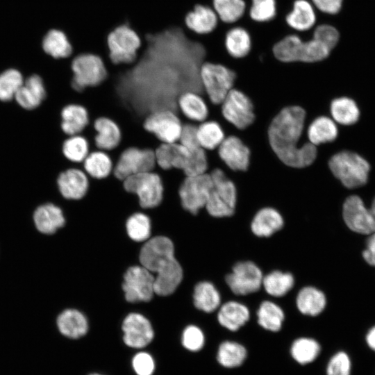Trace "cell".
<instances>
[{"label":"cell","instance_id":"1","mask_svg":"<svg viewBox=\"0 0 375 375\" xmlns=\"http://www.w3.org/2000/svg\"><path fill=\"white\" fill-rule=\"evenodd\" d=\"M142 41L134 63L116 65L109 73L118 96L143 120L158 109L178 112L181 92L203 91L199 71L206 55L204 46L179 26L147 33Z\"/></svg>","mask_w":375,"mask_h":375},{"label":"cell","instance_id":"2","mask_svg":"<svg viewBox=\"0 0 375 375\" xmlns=\"http://www.w3.org/2000/svg\"><path fill=\"white\" fill-rule=\"evenodd\" d=\"M306 111L299 106L283 108L272 119L267 131L269 145L285 165L303 168L316 159V146L310 142L299 144L305 125Z\"/></svg>","mask_w":375,"mask_h":375},{"label":"cell","instance_id":"3","mask_svg":"<svg viewBox=\"0 0 375 375\" xmlns=\"http://www.w3.org/2000/svg\"><path fill=\"white\" fill-rule=\"evenodd\" d=\"M142 266L155 276V293L159 296L172 294L183 278V269L174 257L172 242L167 237L156 236L147 240L140 253Z\"/></svg>","mask_w":375,"mask_h":375},{"label":"cell","instance_id":"4","mask_svg":"<svg viewBox=\"0 0 375 375\" xmlns=\"http://www.w3.org/2000/svg\"><path fill=\"white\" fill-rule=\"evenodd\" d=\"M155 155L158 169L180 170L185 176L206 173L209 167L206 151L201 147L190 150L178 142L160 143L155 149Z\"/></svg>","mask_w":375,"mask_h":375},{"label":"cell","instance_id":"5","mask_svg":"<svg viewBox=\"0 0 375 375\" xmlns=\"http://www.w3.org/2000/svg\"><path fill=\"white\" fill-rule=\"evenodd\" d=\"M327 45L319 39L312 37L303 41L295 34L288 35L273 47L274 57L283 62H315L326 58L331 51Z\"/></svg>","mask_w":375,"mask_h":375},{"label":"cell","instance_id":"6","mask_svg":"<svg viewBox=\"0 0 375 375\" xmlns=\"http://www.w3.org/2000/svg\"><path fill=\"white\" fill-rule=\"evenodd\" d=\"M72 73L70 85L76 92L101 85L108 76L103 59L92 53H80L74 56L70 65Z\"/></svg>","mask_w":375,"mask_h":375},{"label":"cell","instance_id":"7","mask_svg":"<svg viewBox=\"0 0 375 375\" xmlns=\"http://www.w3.org/2000/svg\"><path fill=\"white\" fill-rule=\"evenodd\" d=\"M108 59L113 65H130L134 63L142 45L139 34L130 26L121 24L106 37Z\"/></svg>","mask_w":375,"mask_h":375},{"label":"cell","instance_id":"8","mask_svg":"<svg viewBox=\"0 0 375 375\" xmlns=\"http://www.w3.org/2000/svg\"><path fill=\"white\" fill-rule=\"evenodd\" d=\"M124 190L135 196L143 209L159 206L164 197V184L160 174L155 171L133 175L122 181Z\"/></svg>","mask_w":375,"mask_h":375},{"label":"cell","instance_id":"9","mask_svg":"<svg viewBox=\"0 0 375 375\" xmlns=\"http://www.w3.org/2000/svg\"><path fill=\"white\" fill-rule=\"evenodd\" d=\"M333 174L347 188H355L366 183L370 166L358 154L343 151L333 155L328 162Z\"/></svg>","mask_w":375,"mask_h":375},{"label":"cell","instance_id":"10","mask_svg":"<svg viewBox=\"0 0 375 375\" xmlns=\"http://www.w3.org/2000/svg\"><path fill=\"white\" fill-rule=\"evenodd\" d=\"M213 187L205 208L214 217H226L233 215L237 201V190L234 183L219 168L212 169Z\"/></svg>","mask_w":375,"mask_h":375},{"label":"cell","instance_id":"11","mask_svg":"<svg viewBox=\"0 0 375 375\" xmlns=\"http://www.w3.org/2000/svg\"><path fill=\"white\" fill-rule=\"evenodd\" d=\"M199 78L209 101L214 105H219L233 88L236 74L222 64L204 62L200 68Z\"/></svg>","mask_w":375,"mask_h":375},{"label":"cell","instance_id":"12","mask_svg":"<svg viewBox=\"0 0 375 375\" xmlns=\"http://www.w3.org/2000/svg\"><path fill=\"white\" fill-rule=\"evenodd\" d=\"M156 167L154 149L131 146L122 150L114 162L112 174L123 181L133 175L155 171Z\"/></svg>","mask_w":375,"mask_h":375},{"label":"cell","instance_id":"13","mask_svg":"<svg viewBox=\"0 0 375 375\" xmlns=\"http://www.w3.org/2000/svg\"><path fill=\"white\" fill-rule=\"evenodd\" d=\"M183 121L179 113L171 109H158L148 114L143 120L144 129L160 143L179 140Z\"/></svg>","mask_w":375,"mask_h":375},{"label":"cell","instance_id":"14","mask_svg":"<svg viewBox=\"0 0 375 375\" xmlns=\"http://www.w3.org/2000/svg\"><path fill=\"white\" fill-rule=\"evenodd\" d=\"M212 187V180L208 172L185 176L178 190L182 208L192 215H197L201 208H205Z\"/></svg>","mask_w":375,"mask_h":375},{"label":"cell","instance_id":"15","mask_svg":"<svg viewBox=\"0 0 375 375\" xmlns=\"http://www.w3.org/2000/svg\"><path fill=\"white\" fill-rule=\"evenodd\" d=\"M221 105L223 117L238 129L247 128L255 120L253 103L239 90L233 88Z\"/></svg>","mask_w":375,"mask_h":375},{"label":"cell","instance_id":"16","mask_svg":"<svg viewBox=\"0 0 375 375\" xmlns=\"http://www.w3.org/2000/svg\"><path fill=\"white\" fill-rule=\"evenodd\" d=\"M155 276L143 266H132L124 276L125 298L131 303L149 301L153 294Z\"/></svg>","mask_w":375,"mask_h":375},{"label":"cell","instance_id":"17","mask_svg":"<svg viewBox=\"0 0 375 375\" xmlns=\"http://www.w3.org/2000/svg\"><path fill=\"white\" fill-rule=\"evenodd\" d=\"M263 274L252 261L238 262L225 279L231 290L237 295H247L257 292L262 286Z\"/></svg>","mask_w":375,"mask_h":375},{"label":"cell","instance_id":"18","mask_svg":"<svg viewBox=\"0 0 375 375\" xmlns=\"http://www.w3.org/2000/svg\"><path fill=\"white\" fill-rule=\"evenodd\" d=\"M342 217L346 226L356 233L370 235L375 232L374 218L358 196L351 195L346 199Z\"/></svg>","mask_w":375,"mask_h":375},{"label":"cell","instance_id":"19","mask_svg":"<svg viewBox=\"0 0 375 375\" xmlns=\"http://www.w3.org/2000/svg\"><path fill=\"white\" fill-rule=\"evenodd\" d=\"M90 178L81 165H74L60 172L57 185L66 199L78 201L83 199L90 188Z\"/></svg>","mask_w":375,"mask_h":375},{"label":"cell","instance_id":"20","mask_svg":"<svg viewBox=\"0 0 375 375\" xmlns=\"http://www.w3.org/2000/svg\"><path fill=\"white\" fill-rule=\"evenodd\" d=\"M122 331L124 344L132 349H141L149 344L154 332L150 322L142 315L130 313L123 321Z\"/></svg>","mask_w":375,"mask_h":375},{"label":"cell","instance_id":"21","mask_svg":"<svg viewBox=\"0 0 375 375\" xmlns=\"http://www.w3.org/2000/svg\"><path fill=\"white\" fill-rule=\"evenodd\" d=\"M94 135L90 143L91 150L97 149L106 152L116 149L122 140V132L119 124L108 117H99L91 122Z\"/></svg>","mask_w":375,"mask_h":375},{"label":"cell","instance_id":"22","mask_svg":"<svg viewBox=\"0 0 375 375\" xmlns=\"http://www.w3.org/2000/svg\"><path fill=\"white\" fill-rule=\"evenodd\" d=\"M217 149L219 157L231 169L246 171L249 168L250 149L239 138H225Z\"/></svg>","mask_w":375,"mask_h":375},{"label":"cell","instance_id":"23","mask_svg":"<svg viewBox=\"0 0 375 375\" xmlns=\"http://www.w3.org/2000/svg\"><path fill=\"white\" fill-rule=\"evenodd\" d=\"M176 108L181 118L199 124L206 120L209 108L201 93L194 90L181 92L176 99Z\"/></svg>","mask_w":375,"mask_h":375},{"label":"cell","instance_id":"24","mask_svg":"<svg viewBox=\"0 0 375 375\" xmlns=\"http://www.w3.org/2000/svg\"><path fill=\"white\" fill-rule=\"evenodd\" d=\"M218 19L215 11L210 6L197 3L185 15L184 26L194 33L206 35L216 28Z\"/></svg>","mask_w":375,"mask_h":375},{"label":"cell","instance_id":"25","mask_svg":"<svg viewBox=\"0 0 375 375\" xmlns=\"http://www.w3.org/2000/svg\"><path fill=\"white\" fill-rule=\"evenodd\" d=\"M90 124V114L84 106L70 103L61 109L60 128L67 136L82 134Z\"/></svg>","mask_w":375,"mask_h":375},{"label":"cell","instance_id":"26","mask_svg":"<svg viewBox=\"0 0 375 375\" xmlns=\"http://www.w3.org/2000/svg\"><path fill=\"white\" fill-rule=\"evenodd\" d=\"M45 97L46 90L42 79L34 74L24 81L15 99L22 108L32 110L39 106Z\"/></svg>","mask_w":375,"mask_h":375},{"label":"cell","instance_id":"27","mask_svg":"<svg viewBox=\"0 0 375 375\" xmlns=\"http://www.w3.org/2000/svg\"><path fill=\"white\" fill-rule=\"evenodd\" d=\"M250 312L243 303L229 301L219 306L217 320L219 324L230 331H237L249 319Z\"/></svg>","mask_w":375,"mask_h":375},{"label":"cell","instance_id":"28","mask_svg":"<svg viewBox=\"0 0 375 375\" xmlns=\"http://www.w3.org/2000/svg\"><path fill=\"white\" fill-rule=\"evenodd\" d=\"M81 165L89 178L102 180L112 174L114 162L108 152L94 149Z\"/></svg>","mask_w":375,"mask_h":375},{"label":"cell","instance_id":"29","mask_svg":"<svg viewBox=\"0 0 375 375\" xmlns=\"http://www.w3.org/2000/svg\"><path fill=\"white\" fill-rule=\"evenodd\" d=\"M284 221L281 213L272 207L259 210L253 217L251 229L258 237H269L282 228Z\"/></svg>","mask_w":375,"mask_h":375},{"label":"cell","instance_id":"30","mask_svg":"<svg viewBox=\"0 0 375 375\" xmlns=\"http://www.w3.org/2000/svg\"><path fill=\"white\" fill-rule=\"evenodd\" d=\"M33 219L38 230L44 234L54 233L65 222L62 210L53 203L39 206L34 212Z\"/></svg>","mask_w":375,"mask_h":375},{"label":"cell","instance_id":"31","mask_svg":"<svg viewBox=\"0 0 375 375\" xmlns=\"http://www.w3.org/2000/svg\"><path fill=\"white\" fill-rule=\"evenodd\" d=\"M57 326L63 335L72 339L80 338L88 331L86 317L74 309H67L61 312L57 319Z\"/></svg>","mask_w":375,"mask_h":375},{"label":"cell","instance_id":"32","mask_svg":"<svg viewBox=\"0 0 375 375\" xmlns=\"http://www.w3.org/2000/svg\"><path fill=\"white\" fill-rule=\"evenodd\" d=\"M286 24L297 31H306L316 22V14L307 0H295L292 10L285 16Z\"/></svg>","mask_w":375,"mask_h":375},{"label":"cell","instance_id":"33","mask_svg":"<svg viewBox=\"0 0 375 375\" xmlns=\"http://www.w3.org/2000/svg\"><path fill=\"white\" fill-rule=\"evenodd\" d=\"M296 305L303 315L317 316L326 306V298L322 291L312 286L301 288L296 298Z\"/></svg>","mask_w":375,"mask_h":375},{"label":"cell","instance_id":"34","mask_svg":"<svg viewBox=\"0 0 375 375\" xmlns=\"http://www.w3.org/2000/svg\"><path fill=\"white\" fill-rule=\"evenodd\" d=\"M247 356V349L243 344L233 340H225L217 348L216 360L224 368L235 369L242 365Z\"/></svg>","mask_w":375,"mask_h":375},{"label":"cell","instance_id":"35","mask_svg":"<svg viewBox=\"0 0 375 375\" xmlns=\"http://www.w3.org/2000/svg\"><path fill=\"white\" fill-rule=\"evenodd\" d=\"M322 346L314 338L301 337L294 340L290 348L294 361L300 365H307L317 360L321 355Z\"/></svg>","mask_w":375,"mask_h":375},{"label":"cell","instance_id":"36","mask_svg":"<svg viewBox=\"0 0 375 375\" xmlns=\"http://www.w3.org/2000/svg\"><path fill=\"white\" fill-rule=\"evenodd\" d=\"M338 134L334 120L326 116L315 118L307 130L308 142L315 146L335 140Z\"/></svg>","mask_w":375,"mask_h":375},{"label":"cell","instance_id":"37","mask_svg":"<svg viewBox=\"0 0 375 375\" xmlns=\"http://www.w3.org/2000/svg\"><path fill=\"white\" fill-rule=\"evenodd\" d=\"M44 51L55 59H64L72 56L74 51L72 44L61 30L52 29L44 38Z\"/></svg>","mask_w":375,"mask_h":375},{"label":"cell","instance_id":"38","mask_svg":"<svg viewBox=\"0 0 375 375\" xmlns=\"http://www.w3.org/2000/svg\"><path fill=\"white\" fill-rule=\"evenodd\" d=\"M193 299L195 307L205 312L215 311L221 303L219 291L208 281H201L195 285Z\"/></svg>","mask_w":375,"mask_h":375},{"label":"cell","instance_id":"39","mask_svg":"<svg viewBox=\"0 0 375 375\" xmlns=\"http://www.w3.org/2000/svg\"><path fill=\"white\" fill-rule=\"evenodd\" d=\"M224 44L231 57L242 58L247 56L251 51V36L245 28L240 26L234 27L226 33Z\"/></svg>","mask_w":375,"mask_h":375},{"label":"cell","instance_id":"40","mask_svg":"<svg viewBox=\"0 0 375 375\" xmlns=\"http://www.w3.org/2000/svg\"><path fill=\"white\" fill-rule=\"evenodd\" d=\"M197 138L200 147L207 151L218 148L225 135L217 122L206 119L197 124Z\"/></svg>","mask_w":375,"mask_h":375},{"label":"cell","instance_id":"41","mask_svg":"<svg viewBox=\"0 0 375 375\" xmlns=\"http://www.w3.org/2000/svg\"><path fill=\"white\" fill-rule=\"evenodd\" d=\"M61 151L64 158L70 163L81 165L91 151L88 138L83 134L67 136L62 142Z\"/></svg>","mask_w":375,"mask_h":375},{"label":"cell","instance_id":"42","mask_svg":"<svg viewBox=\"0 0 375 375\" xmlns=\"http://www.w3.org/2000/svg\"><path fill=\"white\" fill-rule=\"evenodd\" d=\"M257 317L258 323L262 328L278 332L282 328L285 315L278 305L270 301H264L257 310Z\"/></svg>","mask_w":375,"mask_h":375},{"label":"cell","instance_id":"43","mask_svg":"<svg viewBox=\"0 0 375 375\" xmlns=\"http://www.w3.org/2000/svg\"><path fill=\"white\" fill-rule=\"evenodd\" d=\"M294 278L290 272L275 270L263 276L262 285L269 295L280 297L285 295L294 286Z\"/></svg>","mask_w":375,"mask_h":375},{"label":"cell","instance_id":"44","mask_svg":"<svg viewBox=\"0 0 375 375\" xmlns=\"http://www.w3.org/2000/svg\"><path fill=\"white\" fill-rule=\"evenodd\" d=\"M330 111L334 122L342 125L356 123L360 115L356 102L347 97L333 99L331 103Z\"/></svg>","mask_w":375,"mask_h":375},{"label":"cell","instance_id":"45","mask_svg":"<svg viewBox=\"0 0 375 375\" xmlns=\"http://www.w3.org/2000/svg\"><path fill=\"white\" fill-rule=\"evenodd\" d=\"M212 3L218 18L228 24L239 20L246 8L244 0H212Z\"/></svg>","mask_w":375,"mask_h":375},{"label":"cell","instance_id":"46","mask_svg":"<svg viewBox=\"0 0 375 375\" xmlns=\"http://www.w3.org/2000/svg\"><path fill=\"white\" fill-rule=\"evenodd\" d=\"M24 83L21 73L15 69H9L0 74V100L8 101L15 98Z\"/></svg>","mask_w":375,"mask_h":375},{"label":"cell","instance_id":"47","mask_svg":"<svg viewBox=\"0 0 375 375\" xmlns=\"http://www.w3.org/2000/svg\"><path fill=\"white\" fill-rule=\"evenodd\" d=\"M128 236L134 241H146L151 234V223L149 217L142 212H135L126 222Z\"/></svg>","mask_w":375,"mask_h":375},{"label":"cell","instance_id":"48","mask_svg":"<svg viewBox=\"0 0 375 375\" xmlns=\"http://www.w3.org/2000/svg\"><path fill=\"white\" fill-rule=\"evenodd\" d=\"M352 362L349 353L344 350L333 353L324 365V375H351Z\"/></svg>","mask_w":375,"mask_h":375},{"label":"cell","instance_id":"49","mask_svg":"<svg viewBox=\"0 0 375 375\" xmlns=\"http://www.w3.org/2000/svg\"><path fill=\"white\" fill-rule=\"evenodd\" d=\"M276 15V0H251L249 16L252 20L266 22L274 19Z\"/></svg>","mask_w":375,"mask_h":375},{"label":"cell","instance_id":"50","mask_svg":"<svg viewBox=\"0 0 375 375\" xmlns=\"http://www.w3.org/2000/svg\"><path fill=\"white\" fill-rule=\"evenodd\" d=\"M181 344L189 351H199L205 344L203 332L197 326H188L183 331Z\"/></svg>","mask_w":375,"mask_h":375},{"label":"cell","instance_id":"51","mask_svg":"<svg viewBox=\"0 0 375 375\" xmlns=\"http://www.w3.org/2000/svg\"><path fill=\"white\" fill-rule=\"evenodd\" d=\"M131 367L136 375H153L156 369V362L148 352H137L131 359Z\"/></svg>","mask_w":375,"mask_h":375},{"label":"cell","instance_id":"52","mask_svg":"<svg viewBox=\"0 0 375 375\" xmlns=\"http://www.w3.org/2000/svg\"><path fill=\"white\" fill-rule=\"evenodd\" d=\"M312 36L321 40L331 49L337 45L340 38L338 31L334 26L325 24L318 25L315 28Z\"/></svg>","mask_w":375,"mask_h":375},{"label":"cell","instance_id":"53","mask_svg":"<svg viewBox=\"0 0 375 375\" xmlns=\"http://www.w3.org/2000/svg\"><path fill=\"white\" fill-rule=\"evenodd\" d=\"M197 124L183 121L178 142L190 150L201 147L197 138Z\"/></svg>","mask_w":375,"mask_h":375},{"label":"cell","instance_id":"54","mask_svg":"<svg viewBox=\"0 0 375 375\" xmlns=\"http://www.w3.org/2000/svg\"><path fill=\"white\" fill-rule=\"evenodd\" d=\"M313 5L321 12L335 15L342 7V0H311Z\"/></svg>","mask_w":375,"mask_h":375},{"label":"cell","instance_id":"55","mask_svg":"<svg viewBox=\"0 0 375 375\" xmlns=\"http://www.w3.org/2000/svg\"><path fill=\"white\" fill-rule=\"evenodd\" d=\"M362 256L369 265L375 267V232L371 233L366 240Z\"/></svg>","mask_w":375,"mask_h":375},{"label":"cell","instance_id":"56","mask_svg":"<svg viewBox=\"0 0 375 375\" xmlns=\"http://www.w3.org/2000/svg\"><path fill=\"white\" fill-rule=\"evenodd\" d=\"M365 341L368 348L375 352V325H373L367 331Z\"/></svg>","mask_w":375,"mask_h":375},{"label":"cell","instance_id":"57","mask_svg":"<svg viewBox=\"0 0 375 375\" xmlns=\"http://www.w3.org/2000/svg\"><path fill=\"white\" fill-rule=\"evenodd\" d=\"M369 210L374 218V220H375V198L374 199L372 203V205L369 208Z\"/></svg>","mask_w":375,"mask_h":375},{"label":"cell","instance_id":"58","mask_svg":"<svg viewBox=\"0 0 375 375\" xmlns=\"http://www.w3.org/2000/svg\"><path fill=\"white\" fill-rule=\"evenodd\" d=\"M88 375H105V374H100V373H97V372H93V373L89 374Z\"/></svg>","mask_w":375,"mask_h":375}]
</instances>
